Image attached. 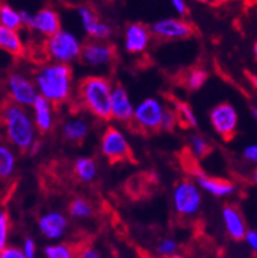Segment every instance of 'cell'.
Returning <instances> with one entry per match:
<instances>
[{"instance_id": "cell-1", "label": "cell", "mask_w": 257, "mask_h": 258, "mask_svg": "<svg viewBox=\"0 0 257 258\" xmlns=\"http://www.w3.org/2000/svg\"><path fill=\"white\" fill-rule=\"evenodd\" d=\"M72 71L66 63H49L37 72L36 85L38 93L53 105L67 101L71 95Z\"/></svg>"}, {"instance_id": "cell-2", "label": "cell", "mask_w": 257, "mask_h": 258, "mask_svg": "<svg viewBox=\"0 0 257 258\" xmlns=\"http://www.w3.org/2000/svg\"><path fill=\"white\" fill-rule=\"evenodd\" d=\"M3 124L7 141L21 152L29 151L34 144V121L26 109L16 102H6Z\"/></svg>"}, {"instance_id": "cell-3", "label": "cell", "mask_w": 257, "mask_h": 258, "mask_svg": "<svg viewBox=\"0 0 257 258\" xmlns=\"http://www.w3.org/2000/svg\"><path fill=\"white\" fill-rule=\"evenodd\" d=\"M79 97L85 108L98 119L109 121L112 113V88L109 80L102 76H85L79 82Z\"/></svg>"}, {"instance_id": "cell-4", "label": "cell", "mask_w": 257, "mask_h": 258, "mask_svg": "<svg viewBox=\"0 0 257 258\" xmlns=\"http://www.w3.org/2000/svg\"><path fill=\"white\" fill-rule=\"evenodd\" d=\"M46 54L57 63H70L82 55V45L71 32L61 29L49 37L45 45Z\"/></svg>"}, {"instance_id": "cell-5", "label": "cell", "mask_w": 257, "mask_h": 258, "mask_svg": "<svg viewBox=\"0 0 257 258\" xmlns=\"http://www.w3.org/2000/svg\"><path fill=\"white\" fill-rule=\"evenodd\" d=\"M101 152L111 163L131 160V148L122 131L109 126L101 137Z\"/></svg>"}, {"instance_id": "cell-6", "label": "cell", "mask_w": 257, "mask_h": 258, "mask_svg": "<svg viewBox=\"0 0 257 258\" xmlns=\"http://www.w3.org/2000/svg\"><path fill=\"white\" fill-rule=\"evenodd\" d=\"M164 110L166 109L162 106L157 98H144L134 110L133 121L142 131L153 133L162 128Z\"/></svg>"}, {"instance_id": "cell-7", "label": "cell", "mask_w": 257, "mask_h": 258, "mask_svg": "<svg viewBox=\"0 0 257 258\" xmlns=\"http://www.w3.org/2000/svg\"><path fill=\"white\" fill-rule=\"evenodd\" d=\"M202 197L198 186L192 181H181L173 190V206L180 215H194L201 207Z\"/></svg>"}, {"instance_id": "cell-8", "label": "cell", "mask_w": 257, "mask_h": 258, "mask_svg": "<svg viewBox=\"0 0 257 258\" xmlns=\"http://www.w3.org/2000/svg\"><path fill=\"white\" fill-rule=\"evenodd\" d=\"M7 91L13 102L21 106H33L38 97L37 85L21 72H12L7 79Z\"/></svg>"}, {"instance_id": "cell-9", "label": "cell", "mask_w": 257, "mask_h": 258, "mask_svg": "<svg viewBox=\"0 0 257 258\" xmlns=\"http://www.w3.org/2000/svg\"><path fill=\"white\" fill-rule=\"evenodd\" d=\"M210 122L215 133L226 142H230L235 137L238 128V111L227 102L219 104L210 111Z\"/></svg>"}, {"instance_id": "cell-10", "label": "cell", "mask_w": 257, "mask_h": 258, "mask_svg": "<svg viewBox=\"0 0 257 258\" xmlns=\"http://www.w3.org/2000/svg\"><path fill=\"white\" fill-rule=\"evenodd\" d=\"M194 32L192 24L182 19H162L151 26V33L163 39H182Z\"/></svg>"}, {"instance_id": "cell-11", "label": "cell", "mask_w": 257, "mask_h": 258, "mask_svg": "<svg viewBox=\"0 0 257 258\" xmlns=\"http://www.w3.org/2000/svg\"><path fill=\"white\" fill-rule=\"evenodd\" d=\"M116 56L114 47L109 43L88 42L83 46L82 58L83 62L92 67H101L112 62Z\"/></svg>"}, {"instance_id": "cell-12", "label": "cell", "mask_w": 257, "mask_h": 258, "mask_svg": "<svg viewBox=\"0 0 257 258\" xmlns=\"http://www.w3.org/2000/svg\"><path fill=\"white\" fill-rule=\"evenodd\" d=\"M151 38V28L144 24H130L125 30V50L130 54H138L146 50Z\"/></svg>"}, {"instance_id": "cell-13", "label": "cell", "mask_w": 257, "mask_h": 258, "mask_svg": "<svg viewBox=\"0 0 257 258\" xmlns=\"http://www.w3.org/2000/svg\"><path fill=\"white\" fill-rule=\"evenodd\" d=\"M30 29L39 33L41 36L47 37V38L54 36L56 33L61 30V19H59L58 12L50 8V7L41 8V10L34 13Z\"/></svg>"}, {"instance_id": "cell-14", "label": "cell", "mask_w": 257, "mask_h": 258, "mask_svg": "<svg viewBox=\"0 0 257 258\" xmlns=\"http://www.w3.org/2000/svg\"><path fill=\"white\" fill-rule=\"evenodd\" d=\"M69 227L67 218L59 211H50L39 218L38 229L39 232L49 240H58L65 235Z\"/></svg>"}, {"instance_id": "cell-15", "label": "cell", "mask_w": 257, "mask_h": 258, "mask_svg": "<svg viewBox=\"0 0 257 258\" xmlns=\"http://www.w3.org/2000/svg\"><path fill=\"white\" fill-rule=\"evenodd\" d=\"M82 26L88 36L96 39H105L112 36L111 26L100 21L97 15L89 7H80L78 10Z\"/></svg>"}, {"instance_id": "cell-16", "label": "cell", "mask_w": 257, "mask_h": 258, "mask_svg": "<svg viewBox=\"0 0 257 258\" xmlns=\"http://www.w3.org/2000/svg\"><path fill=\"white\" fill-rule=\"evenodd\" d=\"M222 219L225 223L226 231L230 235V237L236 241L245 239L247 235V227H245L244 219L241 216L240 211L232 205H227L222 210Z\"/></svg>"}, {"instance_id": "cell-17", "label": "cell", "mask_w": 257, "mask_h": 258, "mask_svg": "<svg viewBox=\"0 0 257 258\" xmlns=\"http://www.w3.org/2000/svg\"><path fill=\"white\" fill-rule=\"evenodd\" d=\"M135 108L131 104L130 98L127 96V92L121 85L113 88L112 93V113L113 118L121 122H131L134 118Z\"/></svg>"}, {"instance_id": "cell-18", "label": "cell", "mask_w": 257, "mask_h": 258, "mask_svg": "<svg viewBox=\"0 0 257 258\" xmlns=\"http://www.w3.org/2000/svg\"><path fill=\"white\" fill-rule=\"evenodd\" d=\"M52 102L39 95L33 104L34 123L41 133H47L53 127V110Z\"/></svg>"}, {"instance_id": "cell-19", "label": "cell", "mask_w": 257, "mask_h": 258, "mask_svg": "<svg viewBox=\"0 0 257 258\" xmlns=\"http://www.w3.org/2000/svg\"><path fill=\"white\" fill-rule=\"evenodd\" d=\"M197 182L203 190L214 197H226L235 191V185L228 180L223 178H213V177L198 176Z\"/></svg>"}, {"instance_id": "cell-20", "label": "cell", "mask_w": 257, "mask_h": 258, "mask_svg": "<svg viewBox=\"0 0 257 258\" xmlns=\"http://www.w3.org/2000/svg\"><path fill=\"white\" fill-rule=\"evenodd\" d=\"M0 47L12 56H21L24 54L23 41L17 30L0 26Z\"/></svg>"}, {"instance_id": "cell-21", "label": "cell", "mask_w": 257, "mask_h": 258, "mask_svg": "<svg viewBox=\"0 0 257 258\" xmlns=\"http://www.w3.org/2000/svg\"><path fill=\"white\" fill-rule=\"evenodd\" d=\"M88 131H89V126L87 122L80 118H75V119L66 122L62 127L63 137L67 141L75 142V143H80L87 137Z\"/></svg>"}, {"instance_id": "cell-22", "label": "cell", "mask_w": 257, "mask_h": 258, "mask_svg": "<svg viewBox=\"0 0 257 258\" xmlns=\"http://www.w3.org/2000/svg\"><path fill=\"white\" fill-rule=\"evenodd\" d=\"M0 24H2V26L8 28V29L19 30L23 26L21 13L11 6H8V4H3L0 7Z\"/></svg>"}, {"instance_id": "cell-23", "label": "cell", "mask_w": 257, "mask_h": 258, "mask_svg": "<svg viewBox=\"0 0 257 258\" xmlns=\"http://www.w3.org/2000/svg\"><path fill=\"white\" fill-rule=\"evenodd\" d=\"M15 165H16V157L12 148L3 144L0 147V177L3 180L8 178L13 173Z\"/></svg>"}, {"instance_id": "cell-24", "label": "cell", "mask_w": 257, "mask_h": 258, "mask_svg": "<svg viewBox=\"0 0 257 258\" xmlns=\"http://www.w3.org/2000/svg\"><path fill=\"white\" fill-rule=\"evenodd\" d=\"M75 173L82 181H92L97 173V167L89 157H79L75 160Z\"/></svg>"}, {"instance_id": "cell-25", "label": "cell", "mask_w": 257, "mask_h": 258, "mask_svg": "<svg viewBox=\"0 0 257 258\" xmlns=\"http://www.w3.org/2000/svg\"><path fill=\"white\" fill-rule=\"evenodd\" d=\"M46 258H78L75 250L67 244H54L45 248Z\"/></svg>"}, {"instance_id": "cell-26", "label": "cell", "mask_w": 257, "mask_h": 258, "mask_svg": "<svg viewBox=\"0 0 257 258\" xmlns=\"http://www.w3.org/2000/svg\"><path fill=\"white\" fill-rule=\"evenodd\" d=\"M209 78V74L205 69H193L186 75V87L190 91H198L205 84Z\"/></svg>"}, {"instance_id": "cell-27", "label": "cell", "mask_w": 257, "mask_h": 258, "mask_svg": "<svg viewBox=\"0 0 257 258\" xmlns=\"http://www.w3.org/2000/svg\"><path fill=\"white\" fill-rule=\"evenodd\" d=\"M175 111L179 115V121L180 119L184 121V126H190V127L197 126V118H195L194 113H193V110L188 104L181 101H175Z\"/></svg>"}, {"instance_id": "cell-28", "label": "cell", "mask_w": 257, "mask_h": 258, "mask_svg": "<svg viewBox=\"0 0 257 258\" xmlns=\"http://www.w3.org/2000/svg\"><path fill=\"white\" fill-rule=\"evenodd\" d=\"M70 215L74 218H88L92 215V207L87 201L82 198H76L71 202L69 207Z\"/></svg>"}, {"instance_id": "cell-29", "label": "cell", "mask_w": 257, "mask_h": 258, "mask_svg": "<svg viewBox=\"0 0 257 258\" xmlns=\"http://www.w3.org/2000/svg\"><path fill=\"white\" fill-rule=\"evenodd\" d=\"M190 146H192V152L197 157H205L212 151L210 144L202 137H198V135H193L190 138Z\"/></svg>"}, {"instance_id": "cell-30", "label": "cell", "mask_w": 257, "mask_h": 258, "mask_svg": "<svg viewBox=\"0 0 257 258\" xmlns=\"http://www.w3.org/2000/svg\"><path fill=\"white\" fill-rule=\"evenodd\" d=\"M8 231H10V219L7 213L2 211L0 214V250H3L7 246Z\"/></svg>"}, {"instance_id": "cell-31", "label": "cell", "mask_w": 257, "mask_h": 258, "mask_svg": "<svg viewBox=\"0 0 257 258\" xmlns=\"http://www.w3.org/2000/svg\"><path fill=\"white\" fill-rule=\"evenodd\" d=\"M179 122V115L177 113L170 109H166L163 114V121H162V128L166 131H173L175 126Z\"/></svg>"}, {"instance_id": "cell-32", "label": "cell", "mask_w": 257, "mask_h": 258, "mask_svg": "<svg viewBox=\"0 0 257 258\" xmlns=\"http://www.w3.org/2000/svg\"><path fill=\"white\" fill-rule=\"evenodd\" d=\"M176 250H177V244H176L175 240L166 239L158 245V252L162 255H166V257H173Z\"/></svg>"}, {"instance_id": "cell-33", "label": "cell", "mask_w": 257, "mask_h": 258, "mask_svg": "<svg viewBox=\"0 0 257 258\" xmlns=\"http://www.w3.org/2000/svg\"><path fill=\"white\" fill-rule=\"evenodd\" d=\"M0 258H26L23 249L16 246H6L3 250H0Z\"/></svg>"}, {"instance_id": "cell-34", "label": "cell", "mask_w": 257, "mask_h": 258, "mask_svg": "<svg viewBox=\"0 0 257 258\" xmlns=\"http://www.w3.org/2000/svg\"><path fill=\"white\" fill-rule=\"evenodd\" d=\"M23 252L26 255V258H36L37 246L36 242L33 239H25L23 244Z\"/></svg>"}, {"instance_id": "cell-35", "label": "cell", "mask_w": 257, "mask_h": 258, "mask_svg": "<svg viewBox=\"0 0 257 258\" xmlns=\"http://www.w3.org/2000/svg\"><path fill=\"white\" fill-rule=\"evenodd\" d=\"M243 156H244L245 160H248L249 163L257 164V144L248 146L244 150V152H243Z\"/></svg>"}, {"instance_id": "cell-36", "label": "cell", "mask_w": 257, "mask_h": 258, "mask_svg": "<svg viewBox=\"0 0 257 258\" xmlns=\"http://www.w3.org/2000/svg\"><path fill=\"white\" fill-rule=\"evenodd\" d=\"M170 3L172 4L176 12L181 15V16H185L188 13V7H186L185 0H170Z\"/></svg>"}, {"instance_id": "cell-37", "label": "cell", "mask_w": 257, "mask_h": 258, "mask_svg": "<svg viewBox=\"0 0 257 258\" xmlns=\"http://www.w3.org/2000/svg\"><path fill=\"white\" fill-rule=\"evenodd\" d=\"M78 258H101V254L98 250H96L94 248H91V246H87V248L82 249L79 252Z\"/></svg>"}, {"instance_id": "cell-38", "label": "cell", "mask_w": 257, "mask_h": 258, "mask_svg": "<svg viewBox=\"0 0 257 258\" xmlns=\"http://www.w3.org/2000/svg\"><path fill=\"white\" fill-rule=\"evenodd\" d=\"M244 240L247 241V244L249 245V248L257 253V231H253V229L248 231L247 235H245Z\"/></svg>"}, {"instance_id": "cell-39", "label": "cell", "mask_w": 257, "mask_h": 258, "mask_svg": "<svg viewBox=\"0 0 257 258\" xmlns=\"http://www.w3.org/2000/svg\"><path fill=\"white\" fill-rule=\"evenodd\" d=\"M21 13V19H23V25H25L26 28H32L33 24V17H34V13H30L29 11H20Z\"/></svg>"}, {"instance_id": "cell-40", "label": "cell", "mask_w": 257, "mask_h": 258, "mask_svg": "<svg viewBox=\"0 0 257 258\" xmlns=\"http://www.w3.org/2000/svg\"><path fill=\"white\" fill-rule=\"evenodd\" d=\"M197 2H199V3H205V4H213L215 3L217 0H197Z\"/></svg>"}, {"instance_id": "cell-41", "label": "cell", "mask_w": 257, "mask_h": 258, "mask_svg": "<svg viewBox=\"0 0 257 258\" xmlns=\"http://www.w3.org/2000/svg\"><path fill=\"white\" fill-rule=\"evenodd\" d=\"M251 111H252V115L257 119V108H252Z\"/></svg>"}, {"instance_id": "cell-42", "label": "cell", "mask_w": 257, "mask_h": 258, "mask_svg": "<svg viewBox=\"0 0 257 258\" xmlns=\"http://www.w3.org/2000/svg\"><path fill=\"white\" fill-rule=\"evenodd\" d=\"M253 51H254V56H256V59H257V41L253 46Z\"/></svg>"}, {"instance_id": "cell-43", "label": "cell", "mask_w": 257, "mask_h": 258, "mask_svg": "<svg viewBox=\"0 0 257 258\" xmlns=\"http://www.w3.org/2000/svg\"><path fill=\"white\" fill-rule=\"evenodd\" d=\"M253 181L257 183V168H256V170L253 172Z\"/></svg>"}, {"instance_id": "cell-44", "label": "cell", "mask_w": 257, "mask_h": 258, "mask_svg": "<svg viewBox=\"0 0 257 258\" xmlns=\"http://www.w3.org/2000/svg\"><path fill=\"white\" fill-rule=\"evenodd\" d=\"M171 258H182V257H180V255H173V257H171Z\"/></svg>"}]
</instances>
